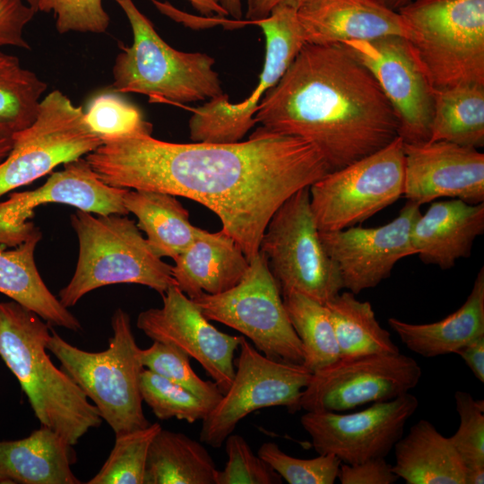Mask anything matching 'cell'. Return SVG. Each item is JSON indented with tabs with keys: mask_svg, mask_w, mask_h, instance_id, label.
Here are the masks:
<instances>
[{
	"mask_svg": "<svg viewBox=\"0 0 484 484\" xmlns=\"http://www.w3.org/2000/svg\"><path fill=\"white\" fill-rule=\"evenodd\" d=\"M113 334L105 350H83L51 328L47 349L92 402L115 435L141 429L151 423L143 410L140 390L144 368L129 315L117 308L111 317Z\"/></svg>",
	"mask_w": 484,
	"mask_h": 484,
	"instance_id": "7",
	"label": "cell"
},
{
	"mask_svg": "<svg viewBox=\"0 0 484 484\" xmlns=\"http://www.w3.org/2000/svg\"><path fill=\"white\" fill-rule=\"evenodd\" d=\"M162 307L138 315L136 325L152 341L173 345L195 359L224 394L235 376L242 336L219 331L177 285L161 295Z\"/></svg>",
	"mask_w": 484,
	"mask_h": 484,
	"instance_id": "18",
	"label": "cell"
},
{
	"mask_svg": "<svg viewBox=\"0 0 484 484\" xmlns=\"http://www.w3.org/2000/svg\"><path fill=\"white\" fill-rule=\"evenodd\" d=\"M13 134L11 129L0 124V163L7 157L13 144Z\"/></svg>",
	"mask_w": 484,
	"mask_h": 484,
	"instance_id": "47",
	"label": "cell"
},
{
	"mask_svg": "<svg viewBox=\"0 0 484 484\" xmlns=\"http://www.w3.org/2000/svg\"><path fill=\"white\" fill-rule=\"evenodd\" d=\"M251 0H219V4L227 15L238 21L243 14V3L246 2L247 4Z\"/></svg>",
	"mask_w": 484,
	"mask_h": 484,
	"instance_id": "48",
	"label": "cell"
},
{
	"mask_svg": "<svg viewBox=\"0 0 484 484\" xmlns=\"http://www.w3.org/2000/svg\"><path fill=\"white\" fill-rule=\"evenodd\" d=\"M484 467L469 468L465 471V484H483Z\"/></svg>",
	"mask_w": 484,
	"mask_h": 484,
	"instance_id": "49",
	"label": "cell"
},
{
	"mask_svg": "<svg viewBox=\"0 0 484 484\" xmlns=\"http://www.w3.org/2000/svg\"><path fill=\"white\" fill-rule=\"evenodd\" d=\"M394 473L407 484H465L466 468L450 436L420 419L394 445Z\"/></svg>",
	"mask_w": 484,
	"mask_h": 484,
	"instance_id": "26",
	"label": "cell"
},
{
	"mask_svg": "<svg viewBox=\"0 0 484 484\" xmlns=\"http://www.w3.org/2000/svg\"><path fill=\"white\" fill-rule=\"evenodd\" d=\"M459 427L450 436L466 469L484 467V401L470 393H454Z\"/></svg>",
	"mask_w": 484,
	"mask_h": 484,
	"instance_id": "40",
	"label": "cell"
},
{
	"mask_svg": "<svg viewBox=\"0 0 484 484\" xmlns=\"http://www.w3.org/2000/svg\"><path fill=\"white\" fill-rule=\"evenodd\" d=\"M281 296L302 345L303 365L315 372L337 361L340 350L326 306L293 290Z\"/></svg>",
	"mask_w": 484,
	"mask_h": 484,
	"instance_id": "32",
	"label": "cell"
},
{
	"mask_svg": "<svg viewBox=\"0 0 484 484\" xmlns=\"http://www.w3.org/2000/svg\"><path fill=\"white\" fill-rule=\"evenodd\" d=\"M430 142L484 146V85L462 84L434 90Z\"/></svg>",
	"mask_w": 484,
	"mask_h": 484,
	"instance_id": "30",
	"label": "cell"
},
{
	"mask_svg": "<svg viewBox=\"0 0 484 484\" xmlns=\"http://www.w3.org/2000/svg\"><path fill=\"white\" fill-rule=\"evenodd\" d=\"M397 12L434 90L484 85V0H411Z\"/></svg>",
	"mask_w": 484,
	"mask_h": 484,
	"instance_id": "6",
	"label": "cell"
},
{
	"mask_svg": "<svg viewBox=\"0 0 484 484\" xmlns=\"http://www.w3.org/2000/svg\"><path fill=\"white\" fill-rule=\"evenodd\" d=\"M47 88L18 57L0 51V124L14 133L30 125Z\"/></svg>",
	"mask_w": 484,
	"mask_h": 484,
	"instance_id": "33",
	"label": "cell"
},
{
	"mask_svg": "<svg viewBox=\"0 0 484 484\" xmlns=\"http://www.w3.org/2000/svg\"><path fill=\"white\" fill-rule=\"evenodd\" d=\"M257 454L289 484H333L341 462L333 454L301 459L284 453L273 442L264 443Z\"/></svg>",
	"mask_w": 484,
	"mask_h": 484,
	"instance_id": "38",
	"label": "cell"
},
{
	"mask_svg": "<svg viewBox=\"0 0 484 484\" xmlns=\"http://www.w3.org/2000/svg\"><path fill=\"white\" fill-rule=\"evenodd\" d=\"M265 36V59L259 82L248 98L230 103L223 94L193 108L189 120L194 142L229 143L239 142L256 123L255 116L264 95L274 87L306 43L297 10L274 7L270 14L253 22Z\"/></svg>",
	"mask_w": 484,
	"mask_h": 484,
	"instance_id": "13",
	"label": "cell"
},
{
	"mask_svg": "<svg viewBox=\"0 0 484 484\" xmlns=\"http://www.w3.org/2000/svg\"><path fill=\"white\" fill-rule=\"evenodd\" d=\"M193 7L203 15L216 13L227 16V13L219 4V0H187Z\"/></svg>",
	"mask_w": 484,
	"mask_h": 484,
	"instance_id": "46",
	"label": "cell"
},
{
	"mask_svg": "<svg viewBox=\"0 0 484 484\" xmlns=\"http://www.w3.org/2000/svg\"><path fill=\"white\" fill-rule=\"evenodd\" d=\"M259 251L281 294L293 290L325 304L343 290L339 269L320 238L309 186L295 192L275 211Z\"/></svg>",
	"mask_w": 484,
	"mask_h": 484,
	"instance_id": "8",
	"label": "cell"
},
{
	"mask_svg": "<svg viewBox=\"0 0 484 484\" xmlns=\"http://www.w3.org/2000/svg\"><path fill=\"white\" fill-rule=\"evenodd\" d=\"M418 406L417 397L407 393L348 414L307 411L300 423L318 454H333L343 463L356 464L385 458Z\"/></svg>",
	"mask_w": 484,
	"mask_h": 484,
	"instance_id": "15",
	"label": "cell"
},
{
	"mask_svg": "<svg viewBox=\"0 0 484 484\" xmlns=\"http://www.w3.org/2000/svg\"><path fill=\"white\" fill-rule=\"evenodd\" d=\"M39 11L55 14L60 34L70 31L104 33L109 25L102 0H39Z\"/></svg>",
	"mask_w": 484,
	"mask_h": 484,
	"instance_id": "41",
	"label": "cell"
},
{
	"mask_svg": "<svg viewBox=\"0 0 484 484\" xmlns=\"http://www.w3.org/2000/svg\"><path fill=\"white\" fill-rule=\"evenodd\" d=\"M39 0H25V2L34 10L35 13L38 12V4Z\"/></svg>",
	"mask_w": 484,
	"mask_h": 484,
	"instance_id": "51",
	"label": "cell"
},
{
	"mask_svg": "<svg viewBox=\"0 0 484 484\" xmlns=\"http://www.w3.org/2000/svg\"><path fill=\"white\" fill-rule=\"evenodd\" d=\"M192 300L208 320L241 333L267 358L303 364L301 342L267 259L260 251L236 286L216 295L203 292Z\"/></svg>",
	"mask_w": 484,
	"mask_h": 484,
	"instance_id": "9",
	"label": "cell"
},
{
	"mask_svg": "<svg viewBox=\"0 0 484 484\" xmlns=\"http://www.w3.org/2000/svg\"><path fill=\"white\" fill-rule=\"evenodd\" d=\"M140 390L144 402L160 419L176 418L194 423L214 407L182 386L143 368Z\"/></svg>",
	"mask_w": 484,
	"mask_h": 484,
	"instance_id": "35",
	"label": "cell"
},
{
	"mask_svg": "<svg viewBox=\"0 0 484 484\" xmlns=\"http://www.w3.org/2000/svg\"><path fill=\"white\" fill-rule=\"evenodd\" d=\"M101 143L89 127L82 108L61 91H52L40 101L33 123L13 134V148L0 163V197L62 163L87 155Z\"/></svg>",
	"mask_w": 484,
	"mask_h": 484,
	"instance_id": "11",
	"label": "cell"
},
{
	"mask_svg": "<svg viewBox=\"0 0 484 484\" xmlns=\"http://www.w3.org/2000/svg\"><path fill=\"white\" fill-rule=\"evenodd\" d=\"M105 184L183 196L200 203L250 262L275 211L331 169L297 136L256 129L247 141L175 143L137 134L108 139L86 155Z\"/></svg>",
	"mask_w": 484,
	"mask_h": 484,
	"instance_id": "1",
	"label": "cell"
},
{
	"mask_svg": "<svg viewBox=\"0 0 484 484\" xmlns=\"http://www.w3.org/2000/svg\"><path fill=\"white\" fill-rule=\"evenodd\" d=\"M422 375L419 363L401 352L340 358L313 372L300 410L341 412L410 393Z\"/></svg>",
	"mask_w": 484,
	"mask_h": 484,
	"instance_id": "14",
	"label": "cell"
},
{
	"mask_svg": "<svg viewBox=\"0 0 484 484\" xmlns=\"http://www.w3.org/2000/svg\"><path fill=\"white\" fill-rule=\"evenodd\" d=\"M403 144L398 136L384 148L329 171L309 186L319 231L361 223L403 195Z\"/></svg>",
	"mask_w": 484,
	"mask_h": 484,
	"instance_id": "10",
	"label": "cell"
},
{
	"mask_svg": "<svg viewBox=\"0 0 484 484\" xmlns=\"http://www.w3.org/2000/svg\"><path fill=\"white\" fill-rule=\"evenodd\" d=\"M124 204L138 220L137 227L159 257L176 258L200 236L203 229L194 226L189 212L175 195L150 190H130Z\"/></svg>",
	"mask_w": 484,
	"mask_h": 484,
	"instance_id": "28",
	"label": "cell"
},
{
	"mask_svg": "<svg viewBox=\"0 0 484 484\" xmlns=\"http://www.w3.org/2000/svg\"><path fill=\"white\" fill-rule=\"evenodd\" d=\"M85 120L101 141L137 134H151L152 125L143 119L141 110L114 93H103L92 99Z\"/></svg>",
	"mask_w": 484,
	"mask_h": 484,
	"instance_id": "37",
	"label": "cell"
},
{
	"mask_svg": "<svg viewBox=\"0 0 484 484\" xmlns=\"http://www.w3.org/2000/svg\"><path fill=\"white\" fill-rule=\"evenodd\" d=\"M233 381L219 402L202 420L200 440L218 448L238 422L251 412L283 406L300 411L299 400L313 372L303 364L271 359L242 335Z\"/></svg>",
	"mask_w": 484,
	"mask_h": 484,
	"instance_id": "12",
	"label": "cell"
},
{
	"mask_svg": "<svg viewBox=\"0 0 484 484\" xmlns=\"http://www.w3.org/2000/svg\"><path fill=\"white\" fill-rule=\"evenodd\" d=\"M385 6L393 11H398L401 7L411 2V0H377Z\"/></svg>",
	"mask_w": 484,
	"mask_h": 484,
	"instance_id": "50",
	"label": "cell"
},
{
	"mask_svg": "<svg viewBox=\"0 0 484 484\" xmlns=\"http://www.w3.org/2000/svg\"><path fill=\"white\" fill-rule=\"evenodd\" d=\"M297 15L307 44L333 45L385 36L406 39L409 34L402 15L377 0H305Z\"/></svg>",
	"mask_w": 484,
	"mask_h": 484,
	"instance_id": "21",
	"label": "cell"
},
{
	"mask_svg": "<svg viewBox=\"0 0 484 484\" xmlns=\"http://www.w3.org/2000/svg\"><path fill=\"white\" fill-rule=\"evenodd\" d=\"M126 15L133 43L121 46L113 66L116 92L140 93L151 102L184 104L224 94L214 59L170 47L133 0H114Z\"/></svg>",
	"mask_w": 484,
	"mask_h": 484,
	"instance_id": "5",
	"label": "cell"
},
{
	"mask_svg": "<svg viewBox=\"0 0 484 484\" xmlns=\"http://www.w3.org/2000/svg\"><path fill=\"white\" fill-rule=\"evenodd\" d=\"M332 320L341 358L400 352L390 333L378 323L371 304L350 291L324 304Z\"/></svg>",
	"mask_w": 484,
	"mask_h": 484,
	"instance_id": "31",
	"label": "cell"
},
{
	"mask_svg": "<svg viewBox=\"0 0 484 484\" xmlns=\"http://www.w3.org/2000/svg\"><path fill=\"white\" fill-rule=\"evenodd\" d=\"M177 286L191 299L204 292L216 295L230 290L243 278L249 261L237 242L223 230H203L173 259Z\"/></svg>",
	"mask_w": 484,
	"mask_h": 484,
	"instance_id": "23",
	"label": "cell"
},
{
	"mask_svg": "<svg viewBox=\"0 0 484 484\" xmlns=\"http://www.w3.org/2000/svg\"><path fill=\"white\" fill-rule=\"evenodd\" d=\"M404 197L419 205L439 198L484 203V154L445 141L403 144Z\"/></svg>",
	"mask_w": 484,
	"mask_h": 484,
	"instance_id": "20",
	"label": "cell"
},
{
	"mask_svg": "<svg viewBox=\"0 0 484 484\" xmlns=\"http://www.w3.org/2000/svg\"><path fill=\"white\" fill-rule=\"evenodd\" d=\"M41 237L39 229L15 249H0V293L49 324L77 332L80 321L52 294L37 269L34 253Z\"/></svg>",
	"mask_w": 484,
	"mask_h": 484,
	"instance_id": "27",
	"label": "cell"
},
{
	"mask_svg": "<svg viewBox=\"0 0 484 484\" xmlns=\"http://www.w3.org/2000/svg\"><path fill=\"white\" fill-rule=\"evenodd\" d=\"M455 354L459 355L475 377L484 382V336H480L471 342L459 349Z\"/></svg>",
	"mask_w": 484,
	"mask_h": 484,
	"instance_id": "44",
	"label": "cell"
},
{
	"mask_svg": "<svg viewBox=\"0 0 484 484\" xmlns=\"http://www.w3.org/2000/svg\"><path fill=\"white\" fill-rule=\"evenodd\" d=\"M217 471L201 443L161 428L149 447L143 484H216Z\"/></svg>",
	"mask_w": 484,
	"mask_h": 484,
	"instance_id": "29",
	"label": "cell"
},
{
	"mask_svg": "<svg viewBox=\"0 0 484 484\" xmlns=\"http://www.w3.org/2000/svg\"><path fill=\"white\" fill-rule=\"evenodd\" d=\"M419 207L408 201L396 218L378 227L320 231L323 246L339 269L343 289L357 295L375 288L389 278L397 262L415 255L411 231L421 213Z\"/></svg>",
	"mask_w": 484,
	"mask_h": 484,
	"instance_id": "19",
	"label": "cell"
},
{
	"mask_svg": "<svg viewBox=\"0 0 484 484\" xmlns=\"http://www.w3.org/2000/svg\"><path fill=\"white\" fill-rule=\"evenodd\" d=\"M65 438L40 426L18 440H0V484H80L75 452Z\"/></svg>",
	"mask_w": 484,
	"mask_h": 484,
	"instance_id": "24",
	"label": "cell"
},
{
	"mask_svg": "<svg viewBox=\"0 0 484 484\" xmlns=\"http://www.w3.org/2000/svg\"><path fill=\"white\" fill-rule=\"evenodd\" d=\"M483 232L484 203L436 201L415 220L411 243L423 263L447 270L471 255L475 239Z\"/></svg>",
	"mask_w": 484,
	"mask_h": 484,
	"instance_id": "22",
	"label": "cell"
},
{
	"mask_svg": "<svg viewBox=\"0 0 484 484\" xmlns=\"http://www.w3.org/2000/svg\"><path fill=\"white\" fill-rule=\"evenodd\" d=\"M258 130L312 143L331 171L389 144L399 123L370 71L343 44H305L264 95Z\"/></svg>",
	"mask_w": 484,
	"mask_h": 484,
	"instance_id": "2",
	"label": "cell"
},
{
	"mask_svg": "<svg viewBox=\"0 0 484 484\" xmlns=\"http://www.w3.org/2000/svg\"><path fill=\"white\" fill-rule=\"evenodd\" d=\"M337 480L341 484H393L399 477L385 458H375L356 464L341 462Z\"/></svg>",
	"mask_w": 484,
	"mask_h": 484,
	"instance_id": "43",
	"label": "cell"
},
{
	"mask_svg": "<svg viewBox=\"0 0 484 484\" xmlns=\"http://www.w3.org/2000/svg\"><path fill=\"white\" fill-rule=\"evenodd\" d=\"M387 322L402 342L422 357L455 353L484 336V268L479 271L465 302L442 320L411 324L390 317Z\"/></svg>",
	"mask_w": 484,
	"mask_h": 484,
	"instance_id": "25",
	"label": "cell"
},
{
	"mask_svg": "<svg viewBox=\"0 0 484 484\" xmlns=\"http://www.w3.org/2000/svg\"><path fill=\"white\" fill-rule=\"evenodd\" d=\"M51 327L33 311L0 302V357L17 378L41 426L75 445L101 424L96 406L47 353Z\"/></svg>",
	"mask_w": 484,
	"mask_h": 484,
	"instance_id": "3",
	"label": "cell"
},
{
	"mask_svg": "<svg viewBox=\"0 0 484 484\" xmlns=\"http://www.w3.org/2000/svg\"><path fill=\"white\" fill-rule=\"evenodd\" d=\"M34 14L25 0H0V47L30 49L23 31Z\"/></svg>",
	"mask_w": 484,
	"mask_h": 484,
	"instance_id": "42",
	"label": "cell"
},
{
	"mask_svg": "<svg viewBox=\"0 0 484 484\" xmlns=\"http://www.w3.org/2000/svg\"><path fill=\"white\" fill-rule=\"evenodd\" d=\"M161 428L159 423L116 435L112 451L88 484H143L150 445Z\"/></svg>",
	"mask_w": 484,
	"mask_h": 484,
	"instance_id": "34",
	"label": "cell"
},
{
	"mask_svg": "<svg viewBox=\"0 0 484 484\" xmlns=\"http://www.w3.org/2000/svg\"><path fill=\"white\" fill-rule=\"evenodd\" d=\"M190 359L180 349L158 341L141 350L144 367L215 406L223 393L214 381H205L196 375L190 365Z\"/></svg>",
	"mask_w": 484,
	"mask_h": 484,
	"instance_id": "36",
	"label": "cell"
},
{
	"mask_svg": "<svg viewBox=\"0 0 484 484\" xmlns=\"http://www.w3.org/2000/svg\"><path fill=\"white\" fill-rule=\"evenodd\" d=\"M305 0H251L247 4L246 17L249 23L266 18L278 5H286L298 9Z\"/></svg>",
	"mask_w": 484,
	"mask_h": 484,
	"instance_id": "45",
	"label": "cell"
},
{
	"mask_svg": "<svg viewBox=\"0 0 484 484\" xmlns=\"http://www.w3.org/2000/svg\"><path fill=\"white\" fill-rule=\"evenodd\" d=\"M70 219L79 240V256L71 281L58 293L65 307L111 284H140L160 295L177 285L172 265L154 254L137 224L125 215L94 216L78 210Z\"/></svg>",
	"mask_w": 484,
	"mask_h": 484,
	"instance_id": "4",
	"label": "cell"
},
{
	"mask_svg": "<svg viewBox=\"0 0 484 484\" xmlns=\"http://www.w3.org/2000/svg\"><path fill=\"white\" fill-rule=\"evenodd\" d=\"M126 191L105 184L86 159L67 162L40 187L13 192L0 202V245L17 246L37 232L39 229L30 219L43 203H64L98 215H127L124 204Z\"/></svg>",
	"mask_w": 484,
	"mask_h": 484,
	"instance_id": "17",
	"label": "cell"
},
{
	"mask_svg": "<svg viewBox=\"0 0 484 484\" xmlns=\"http://www.w3.org/2000/svg\"><path fill=\"white\" fill-rule=\"evenodd\" d=\"M227 462L217 471L216 484H281V476L258 454L255 455L246 439L230 434L225 440Z\"/></svg>",
	"mask_w": 484,
	"mask_h": 484,
	"instance_id": "39",
	"label": "cell"
},
{
	"mask_svg": "<svg viewBox=\"0 0 484 484\" xmlns=\"http://www.w3.org/2000/svg\"><path fill=\"white\" fill-rule=\"evenodd\" d=\"M343 44L376 78L399 123L398 135L406 143L429 140L434 89L401 36Z\"/></svg>",
	"mask_w": 484,
	"mask_h": 484,
	"instance_id": "16",
	"label": "cell"
}]
</instances>
